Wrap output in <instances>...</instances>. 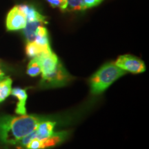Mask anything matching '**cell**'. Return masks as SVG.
<instances>
[{
    "label": "cell",
    "instance_id": "1",
    "mask_svg": "<svg viewBox=\"0 0 149 149\" xmlns=\"http://www.w3.org/2000/svg\"><path fill=\"white\" fill-rule=\"evenodd\" d=\"M41 122L34 115L0 117V140L4 144L15 145L20 139L32 133Z\"/></svg>",
    "mask_w": 149,
    "mask_h": 149
},
{
    "label": "cell",
    "instance_id": "2",
    "mask_svg": "<svg viewBox=\"0 0 149 149\" xmlns=\"http://www.w3.org/2000/svg\"><path fill=\"white\" fill-rule=\"evenodd\" d=\"M125 74V70L117 66L115 63L106 64L91 77V92L93 95L100 94Z\"/></svg>",
    "mask_w": 149,
    "mask_h": 149
},
{
    "label": "cell",
    "instance_id": "3",
    "mask_svg": "<svg viewBox=\"0 0 149 149\" xmlns=\"http://www.w3.org/2000/svg\"><path fill=\"white\" fill-rule=\"evenodd\" d=\"M70 76L60 63H58L53 72L46 77H42L41 84L46 87L64 86L69 81Z\"/></svg>",
    "mask_w": 149,
    "mask_h": 149
},
{
    "label": "cell",
    "instance_id": "4",
    "mask_svg": "<svg viewBox=\"0 0 149 149\" xmlns=\"http://www.w3.org/2000/svg\"><path fill=\"white\" fill-rule=\"evenodd\" d=\"M115 64L121 69L133 73H140L146 70L144 63L141 59L130 55L120 56Z\"/></svg>",
    "mask_w": 149,
    "mask_h": 149
},
{
    "label": "cell",
    "instance_id": "5",
    "mask_svg": "<svg viewBox=\"0 0 149 149\" xmlns=\"http://www.w3.org/2000/svg\"><path fill=\"white\" fill-rule=\"evenodd\" d=\"M26 24V17L19 6H14L9 11L6 21V26L8 31H13L24 29Z\"/></svg>",
    "mask_w": 149,
    "mask_h": 149
},
{
    "label": "cell",
    "instance_id": "6",
    "mask_svg": "<svg viewBox=\"0 0 149 149\" xmlns=\"http://www.w3.org/2000/svg\"><path fill=\"white\" fill-rule=\"evenodd\" d=\"M37 57L40 59L42 65V77L51 74L59 63L57 56L53 51L42 53Z\"/></svg>",
    "mask_w": 149,
    "mask_h": 149
},
{
    "label": "cell",
    "instance_id": "7",
    "mask_svg": "<svg viewBox=\"0 0 149 149\" xmlns=\"http://www.w3.org/2000/svg\"><path fill=\"white\" fill-rule=\"evenodd\" d=\"M10 94L17 98L19 100L15 109L16 113L21 115L26 114V102L28 95L26 90L20 88H15L11 90Z\"/></svg>",
    "mask_w": 149,
    "mask_h": 149
},
{
    "label": "cell",
    "instance_id": "8",
    "mask_svg": "<svg viewBox=\"0 0 149 149\" xmlns=\"http://www.w3.org/2000/svg\"><path fill=\"white\" fill-rule=\"evenodd\" d=\"M19 7L26 15L27 22H40L44 24L48 23L46 17L40 13L34 7L29 5H19Z\"/></svg>",
    "mask_w": 149,
    "mask_h": 149
},
{
    "label": "cell",
    "instance_id": "9",
    "mask_svg": "<svg viewBox=\"0 0 149 149\" xmlns=\"http://www.w3.org/2000/svg\"><path fill=\"white\" fill-rule=\"evenodd\" d=\"M56 123L47 121L41 122L37 126L36 138L39 139H44L48 138L53 134V130Z\"/></svg>",
    "mask_w": 149,
    "mask_h": 149
},
{
    "label": "cell",
    "instance_id": "10",
    "mask_svg": "<svg viewBox=\"0 0 149 149\" xmlns=\"http://www.w3.org/2000/svg\"><path fill=\"white\" fill-rule=\"evenodd\" d=\"M51 51H52L51 46H42L35 42H27L26 46V53L30 58H34L38 57L41 54Z\"/></svg>",
    "mask_w": 149,
    "mask_h": 149
},
{
    "label": "cell",
    "instance_id": "11",
    "mask_svg": "<svg viewBox=\"0 0 149 149\" xmlns=\"http://www.w3.org/2000/svg\"><path fill=\"white\" fill-rule=\"evenodd\" d=\"M66 132H59V133H54L48 138L40 139L41 141V148L45 149L55 146L59 144L61 141H64L65 137H66Z\"/></svg>",
    "mask_w": 149,
    "mask_h": 149
},
{
    "label": "cell",
    "instance_id": "12",
    "mask_svg": "<svg viewBox=\"0 0 149 149\" xmlns=\"http://www.w3.org/2000/svg\"><path fill=\"white\" fill-rule=\"evenodd\" d=\"M43 24L40 22H27L26 26L24 29V34L25 35L27 42H34L35 39V33L36 31L40 26L43 25Z\"/></svg>",
    "mask_w": 149,
    "mask_h": 149
},
{
    "label": "cell",
    "instance_id": "13",
    "mask_svg": "<svg viewBox=\"0 0 149 149\" xmlns=\"http://www.w3.org/2000/svg\"><path fill=\"white\" fill-rule=\"evenodd\" d=\"M34 42L42 46H50L48 31L45 27L43 26V25L37 28Z\"/></svg>",
    "mask_w": 149,
    "mask_h": 149
},
{
    "label": "cell",
    "instance_id": "14",
    "mask_svg": "<svg viewBox=\"0 0 149 149\" xmlns=\"http://www.w3.org/2000/svg\"><path fill=\"white\" fill-rule=\"evenodd\" d=\"M12 79L10 77H6L0 81V102L6 99L11 93Z\"/></svg>",
    "mask_w": 149,
    "mask_h": 149
},
{
    "label": "cell",
    "instance_id": "15",
    "mask_svg": "<svg viewBox=\"0 0 149 149\" xmlns=\"http://www.w3.org/2000/svg\"><path fill=\"white\" fill-rule=\"evenodd\" d=\"M42 72V65L38 57H34L31 59L28 65L27 74L31 77H35Z\"/></svg>",
    "mask_w": 149,
    "mask_h": 149
},
{
    "label": "cell",
    "instance_id": "16",
    "mask_svg": "<svg viewBox=\"0 0 149 149\" xmlns=\"http://www.w3.org/2000/svg\"><path fill=\"white\" fill-rule=\"evenodd\" d=\"M85 10L84 0H67L66 11H82Z\"/></svg>",
    "mask_w": 149,
    "mask_h": 149
},
{
    "label": "cell",
    "instance_id": "17",
    "mask_svg": "<svg viewBox=\"0 0 149 149\" xmlns=\"http://www.w3.org/2000/svg\"><path fill=\"white\" fill-rule=\"evenodd\" d=\"M53 8H59L61 11H66L67 0H46Z\"/></svg>",
    "mask_w": 149,
    "mask_h": 149
},
{
    "label": "cell",
    "instance_id": "18",
    "mask_svg": "<svg viewBox=\"0 0 149 149\" xmlns=\"http://www.w3.org/2000/svg\"><path fill=\"white\" fill-rule=\"evenodd\" d=\"M25 149H42L41 148V141L37 138L33 139L26 145Z\"/></svg>",
    "mask_w": 149,
    "mask_h": 149
},
{
    "label": "cell",
    "instance_id": "19",
    "mask_svg": "<svg viewBox=\"0 0 149 149\" xmlns=\"http://www.w3.org/2000/svg\"><path fill=\"white\" fill-rule=\"evenodd\" d=\"M103 0H84V6L85 10L88 8H93L100 4Z\"/></svg>",
    "mask_w": 149,
    "mask_h": 149
},
{
    "label": "cell",
    "instance_id": "20",
    "mask_svg": "<svg viewBox=\"0 0 149 149\" xmlns=\"http://www.w3.org/2000/svg\"><path fill=\"white\" fill-rule=\"evenodd\" d=\"M4 76V72H3V70L0 68V78H3Z\"/></svg>",
    "mask_w": 149,
    "mask_h": 149
},
{
    "label": "cell",
    "instance_id": "21",
    "mask_svg": "<svg viewBox=\"0 0 149 149\" xmlns=\"http://www.w3.org/2000/svg\"><path fill=\"white\" fill-rule=\"evenodd\" d=\"M2 79H3V78H0V81H1V80Z\"/></svg>",
    "mask_w": 149,
    "mask_h": 149
}]
</instances>
